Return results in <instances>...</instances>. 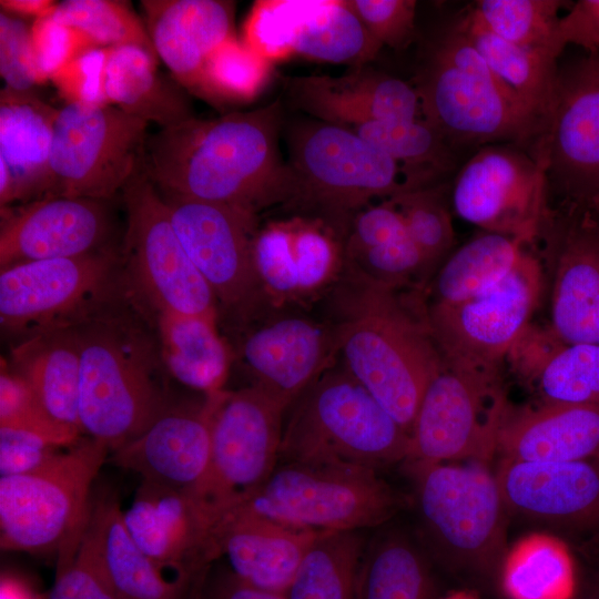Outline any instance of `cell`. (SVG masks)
I'll list each match as a JSON object with an SVG mask.
<instances>
[{"label":"cell","mask_w":599,"mask_h":599,"mask_svg":"<svg viewBox=\"0 0 599 599\" xmlns=\"http://www.w3.org/2000/svg\"><path fill=\"white\" fill-rule=\"evenodd\" d=\"M123 519L136 545L163 569L205 559L209 529L185 491L143 481Z\"/></svg>","instance_id":"obj_30"},{"label":"cell","mask_w":599,"mask_h":599,"mask_svg":"<svg viewBox=\"0 0 599 599\" xmlns=\"http://www.w3.org/2000/svg\"><path fill=\"white\" fill-rule=\"evenodd\" d=\"M357 599H434L426 559L405 538L383 539L362 565Z\"/></svg>","instance_id":"obj_42"},{"label":"cell","mask_w":599,"mask_h":599,"mask_svg":"<svg viewBox=\"0 0 599 599\" xmlns=\"http://www.w3.org/2000/svg\"><path fill=\"white\" fill-rule=\"evenodd\" d=\"M109 450L88 437L34 471L1 476V547L43 551L77 535L85 522L90 489Z\"/></svg>","instance_id":"obj_7"},{"label":"cell","mask_w":599,"mask_h":599,"mask_svg":"<svg viewBox=\"0 0 599 599\" xmlns=\"http://www.w3.org/2000/svg\"><path fill=\"white\" fill-rule=\"evenodd\" d=\"M82 32L94 45H134L159 59L146 27L126 2L114 0H67L51 14Z\"/></svg>","instance_id":"obj_46"},{"label":"cell","mask_w":599,"mask_h":599,"mask_svg":"<svg viewBox=\"0 0 599 599\" xmlns=\"http://www.w3.org/2000/svg\"><path fill=\"white\" fill-rule=\"evenodd\" d=\"M161 195L182 245L215 298L227 307L252 304L263 293L254 264L256 215L226 204Z\"/></svg>","instance_id":"obj_18"},{"label":"cell","mask_w":599,"mask_h":599,"mask_svg":"<svg viewBox=\"0 0 599 599\" xmlns=\"http://www.w3.org/2000/svg\"><path fill=\"white\" fill-rule=\"evenodd\" d=\"M146 30L173 79L199 94L209 57L234 34V2L143 0Z\"/></svg>","instance_id":"obj_28"},{"label":"cell","mask_w":599,"mask_h":599,"mask_svg":"<svg viewBox=\"0 0 599 599\" xmlns=\"http://www.w3.org/2000/svg\"><path fill=\"white\" fill-rule=\"evenodd\" d=\"M288 165L298 205L343 240L353 217L376 197L405 191L399 165L348 128L322 121L294 124L287 131Z\"/></svg>","instance_id":"obj_4"},{"label":"cell","mask_w":599,"mask_h":599,"mask_svg":"<svg viewBox=\"0 0 599 599\" xmlns=\"http://www.w3.org/2000/svg\"><path fill=\"white\" fill-rule=\"evenodd\" d=\"M59 109L32 92H0V162L12 179L13 202L45 197L51 187L50 154Z\"/></svg>","instance_id":"obj_32"},{"label":"cell","mask_w":599,"mask_h":599,"mask_svg":"<svg viewBox=\"0 0 599 599\" xmlns=\"http://www.w3.org/2000/svg\"><path fill=\"white\" fill-rule=\"evenodd\" d=\"M60 550L61 564L49 599H120L103 571L88 516L79 538Z\"/></svg>","instance_id":"obj_49"},{"label":"cell","mask_w":599,"mask_h":599,"mask_svg":"<svg viewBox=\"0 0 599 599\" xmlns=\"http://www.w3.org/2000/svg\"><path fill=\"white\" fill-rule=\"evenodd\" d=\"M506 408L499 376L444 365L420 400L406 460H488Z\"/></svg>","instance_id":"obj_16"},{"label":"cell","mask_w":599,"mask_h":599,"mask_svg":"<svg viewBox=\"0 0 599 599\" xmlns=\"http://www.w3.org/2000/svg\"><path fill=\"white\" fill-rule=\"evenodd\" d=\"M398 506L397 495L375 468L285 463L260 487L230 505L219 519L252 514L306 529L355 531L386 521Z\"/></svg>","instance_id":"obj_6"},{"label":"cell","mask_w":599,"mask_h":599,"mask_svg":"<svg viewBox=\"0 0 599 599\" xmlns=\"http://www.w3.org/2000/svg\"><path fill=\"white\" fill-rule=\"evenodd\" d=\"M336 355L332 326L298 315L263 324L242 345L253 385L285 408L333 366Z\"/></svg>","instance_id":"obj_25"},{"label":"cell","mask_w":599,"mask_h":599,"mask_svg":"<svg viewBox=\"0 0 599 599\" xmlns=\"http://www.w3.org/2000/svg\"><path fill=\"white\" fill-rule=\"evenodd\" d=\"M344 267L397 290H423L430 280L418 247L389 199L367 205L353 217L344 240Z\"/></svg>","instance_id":"obj_31"},{"label":"cell","mask_w":599,"mask_h":599,"mask_svg":"<svg viewBox=\"0 0 599 599\" xmlns=\"http://www.w3.org/2000/svg\"><path fill=\"white\" fill-rule=\"evenodd\" d=\"M280 102L215 119L195 116L148 138L144 171L158 190L255 214L288 203L293 175L280 154Z\"/></svg>","instance_id":"obj_1"},{"label":"cell","mask_w":599,"mask_h":599,"mask_svg":"<svg viewBox=\"0 0 599 599\" xmlns=\"http://www.w3.org/2000/svg\"><path fill=\"white\" fill-rule=\"evenodd\" d=\"M222 393L197 406L163 409L142 434L113 450L112 460L143 481L191 491L210 466L213 415Z\"/></svg>","instance_id":"obj_24"},{"label":"cell","mask_w":599,"mask_h":599,"mask_svg":"<svg viewBox=\"0 0 599 599\" xmlns=\"http://www.w3.org/2000/svg\"><path fill=\"white\" fill-rule=\"evenodd\" d=\"M344 272L334 296L337 354L409 435L423 395L444 366L426 307L400 290Z\"/></svg>","instance_id":"obj_2"},{"label":"cell","mask_w":599,"mask_h":599,"mask_svg":"<svg viewBox=\"0 0 599 599\" xmlns=\"http://www.w3.org/2000/svg\"><path fill=\"white\" fill-rule=\"evenodd\" d=\"M455 22L497 79L546 124L555 94L558 58L550 51L526 48L501 39L483 23L469 6Z\"/></svg>","instance_id":"obj_36"},{"label":"cell","mask_w":599,"mask_h":599,"mask_svg":"<svg viewBox=\"0 0 599 599\" xmlns=\"http://www.w3.org/2000/svg\"><path fill=\"white\" fill-rule=\"evenodd\" d=\"M499 575L509 599H572L577 586V572L567 550L546 539L516 550Z\"/></svg>","instance_id":"obj_43"},{"label":"cell","mask_w":599,"mask_h":599,"mask_svg":"<svg viewBox=\"0 0 599 599\" xmlns=\"http://www.w3.org/2000/svg\"><path fill=\"white\" fill-rule=\"evenodd\" d=\"M175 80L158 70V59L142 48H110L104 92L109 104L160 129L193 118L191 103Z\"/></svg>","instance_id":"obj_34"},{"label":"cell","mask_w":599,"mask_h":599,"mask_svg":"<svg viewBox=\"0 0 599 599\" xmlns=\"http://www.w3.org/2000/svg\"><path fill=\"white\" fill-rule=\"evenodd\" d=\"M0 599H35L33 595L19 581L3 578L0 583Z\"/></svg>","instance_id":"obj_60"},{"label":"cell","mask_w":599,"mask_h":599,"mask_svg":"<svg viewBox=\"0 0 599 599\" xmlns=\"http://www.w3.org/2000/svg\"><path fill=\"white\" fill-rule=\"evenodd\" d=\"M361 551L355 531H323L284 595L287 599H357Z\"/></svg>","instance_id":"obj_41"},{"label":"cell","mask_w":599,"mask_h":599,"mask_svg":"<svg viewBox=\"0 0 599 599\" xmlns=\"http://www.w3.org/2000/svg\"><path fill=\"white\" fill-rule=\"evenodd\" d=\"M14 373L60 423L80 429V336L65 329L33 335L12 351Z\"/></svg>","instance_id":"obj_35"},{"label":"cell","mask_w":599,"mask_h":599,"mask_svg":"<svg viewBox=\"0 0 599 599\" xmlns=\"http://www.w3.org/2000/svg\"><path fill=\"white\" fill-rule=\"evenodd\" d=\"M286 89L295 108L345 128L372 121L423 119L414 85L364 67L342 77L291 78Z\"/></svg>","instance_id":"obj_26"},{"label":"cell","mask_w":599,"mask_h":599,"mask_svg":"<svg viewBox=\"0 0 599 599\" xmlns=\"http://www.w3.org/2000/svg\"><path fill=\"white\" fill-rule=\"evenodd\" d=\"M495 475L509 514L557 528L572 539L599 529V459L501 458Z\"/></svg>","instance_id":"obj_20"},{"label":"cell","mask_w":599,"mask_h":599,"mask_svg":"<svg viewBox=\"0 0 599 599\" xmlns=\"http://www.w3.org/2000/svg\"><path fill=\"white\" fill-rule=\"evenodd\" d=\"M162 353L171 374L205 396L222 393L231 355L215 319L160 314Z\"/></svg>","instance_id":"obj_39"},{"label":"cell","mask_w":599,"mask_h":599,"mask_svg":"<svg viewBox=\"0 0 599 599\" xmlns=\"http://www.w3.org/2000/svg\"><path fill=\"white\" fill-rule=\"evenodd\" d=\"M495 451L501 458L524 461L599 459V404L506 408Z\"/></svg>","instance_id":"obj_29"},{"label":"cell","mask_w":599,"mask_h":599,"mask_svg":"<svg viewBox=\"0 0 599 599\" xmlns=\"http://www.w3.org/2000/svg\"><path fill=\"white\" fill-rule=\"evenodd\" d=\"M122 194L125 251L146 296L160 314L215 319V295L182 245L167 205L144 169Z\"/></svg>","instance_id":"obj_14"},{"label":"cell","mask_w":599,"mask_h":599,"mask_svg":"<svg viewBox=\"0 0 599 599\" xmlns=\"http://www.w3.org/2000/svg\"><path fill=\"white\" fill-rule=\"evenodd\" d=\"M322 532L252 514L226 515L210 531L205 558L223 554L240 580L285 593Z\"/></svg>","instance_id":"obj_27"},{"label":"cell","mask_w":599,"mask_h":599,"mask_svg":"<svg viewBox=\"0 0 599 599\" xmlns=\"http://www.w3.org/2000/svg\"><path fill=\"white\" fill-rule=\"evenodd\" d=\"M508 357L544 404H599V345L564 343L528 326Z\"/></svg>","instance_id":"obj_33"},{"label":"cell","mask_w":599,"mask_h":599,"mask_svg":"<svg viewBox=\"0 0 599 599\" xmlns=\"http://www.w3.org/2000/svg\"><path fill=\"white\" fill-rule=\"evenodd\" d=\"M0 74L6 88L17 92H31L39 84L31 26L4 11L0 13Z\"/></svg>","instance_id":"obj_52"},{"label":"cell","mask_w":599,"mask_h":599,"mask_svg":"<svg viewBox=\"0 0 599 599\" xmlns=\"http://www.w3.org/2000/svg\"><path fill=\"white\" fill-rule=\"evenodd\" d=\"M560 0H479L469 4L483 23L511 43L550 51L557 58L556 42Z\"/></svg>","instance_id":"obj_45"},{"label":"cell","mask_w":599,"mask_h":599,"mask_svg":"<svg viewBox=\"0 0 599 599\" xmlns=\"http://www.w3.org/2000/svg\"><path fill=\"white\" fill-rule=\"evenodd\" d=\"M535 146L559 209L589 212L599 205V53L558 68L546 128Z\"/></svg>","instance_id":"obj_15"},{"label":"cell","mask_w":599,"mask_h":599,"mask_svg":"<svg viewBox=\"0 0 599 599\" xmlns=\"http://www.w3.org/2000/svg\"><path fill=\"white\" fill-rule=\"evenodd\" d=\"M348 129L396 161L405 191L444 183L458 162V152L424 119L372 121Z\"/></svg>","instance_id":"obj_40"},{"label":"cell","mask_w":599,"mask_h":599,"mask_svg":"<svg viewBox=\"0 0 599 599\" xmlns=\"http://www.w3.org/2000/svg\"><path fill=\"white\" fill-rule=\"evenodd\" d=\"M445 599H476V598L465 592H457V593L446 597Z\"/></svg>","instance_id":"obj_62"},{"label":"cell","mask_w":599,"mask_h":599,"mask_svg":"<svg viewBox=\"0 0 599 599\" xmlns=\"http://www.w3.org/2000/svg\"><path fill=\"white\" fill-rule=\"evenodd\" d=\"M217 599H287L284 593L261 589L248 585L234 575L227 580Z\"/></svg>","instance_id":"obj_56"},{"label":"cell","mask_w":599,"mask_h":599,"mask_svg":"<svg viewBox=\"0 0 599 599\" xmlns=\"http://www.w3.org/2000/svg\"><path fill=\"white\" fill-rule=\"evenodd\" d=\"M0 428L33 434L57 448L74 445L81 433L52 417L29 384L7 369L0 375Z\"/></svg>","instance_id":"obj_48"},{"label":"cell","mask_w":599,"mask_h":599,"mask_svg":"<svg viewBox=\"0 0 599 599\" xmlns=\"http://www.w3.org/2000/svg\"><path fill=\"white\" fill-rule=\"evenodd\" d=\"M422 116L459 153L493 143L532 148L546 124L497 79L464 72L429 53L414 84Z\"/></svg>","instance_id":"obj_13"},{"label":"cell","mask_w":599,"mask_h":599,"mask_svg":"<svg viewBox=\"0 0 599 599\" xmlns=\"http://www.w3.org/2000/svg\"><path fill=\"white\" fill-rule=\"evenodd\" d=\"M149 123L112 104L59 109L47 196L110 200L144 169Z\"/></svg>","instance_id":"obj_8"},{"label":"cell","mask_w":599,"mask_h":599,"mask_svg":"<svg viewBox=\"0 0 599 599\" xmlns=\"http://www.w3.org/2000/svg\"><path fill=\"white\" fill-rule=\"evenodd\" d=\"M546 170L536 146L484 145L458 170L449 187L453 213L484 232L534 243L554 213L548 209Z\"/></svg>","instance_id":"obj_11"},{"label":"cell","mask_w":599,"mask_h":599,"mask_svg":"<svg viewBox=\"0 0 599 599\" xmlns=\"http://www.w3.org/2000/svg\"><path fill=\"white\" fill-rule=\"evenodd\" d=\"M449 187L440 183L389 197L425 261L429 278L454 251L456 243Z\"/></svg>","instance_id":"obj_44"},{"label":"cell","mask_w":599,"mask_h":599,"mask_svg":"<svg viewBox=\"0 0 599 599\" xmlns=\"http://www.w3.org/2000/svg\"><path fill=\"white\" fill-rule=\"evenodd\" d=\"M59 449L33 434L0 428L1 476L34 471L49 463Z\"/></svg>","instance_id":"obj_54"},{"label":"cell","mask_w":599,"mask_h":599,"mask_svg":"<svg viewBox=\"0 0 599 599\" xmlns=\"http://www.w3.org/2000/svg\"><path fill=\"white\" fill-rule=\"evenodd\" d=\"M573 545L580 561L599 568V529L575 539Z\"/></svg>","instance_id":"obj_59"},{"label":"cell","mask_w":599,"mask_h":599,"mask_svg":"<svg viewBox=\"0 0 599 599\" xmlns=\"http://www.w3.org/2000/svg\"><path fill=\"white\" fill-rule=\"evenodd\" d=\"M80 349L81 433L115 450L163 410L148 355L133 339L109 328L80 336Z\"/></svg>","instance_id":"obj_12"},{"label":"cell","mask_w":599,"mask_h":599,"mask_svg":"<svg viewBox=\"0 0 599 599\" xmlns=\"http://www.w3.org/2000/svg\"><path fill=\"white\" fill-rule=\"evenodd\" d=\"M591 220L593 221L597 230L599 231V205L592 209L591 211L587 212Z\"/></svg>","instance_id":"obj_61"},{"label":"cell","mask_w":599,"mask_h":599,"mask_svg":"<svg viewBox=\"0 0 599 599\" xmlns=\"http://www.w3.org/2000/svg\"><path fill=\"white\" fill-rule=\"evenodd\" d=\"M109 231L101 200L45 196L1 209L0 267L98 251Z\"/></svg>","instance_id":"obj_23"},{"label":"cell","mask_w":599,"mask_h":599,"mask_svg":"<svg viewBox=\"0 0 599 599\" xmlns=\"http://www.w3.org/2000/svg\"><path fill=\"white\" fill-rule=\"evenodd\" d=\"M369 33L382 44L406 49L415 38L414 0H347Z\"/></svg>","instance_id":"obj_51"},{"label":"cell","mask_w":599,"mask_h":599,"mask_svg":"<svg viewBox=\"0 0 599 599\" xmlns=\"http://www.w3.org/2000/svg\"><path fill=\"white\" fill-rule=\"evenodd\" d=\"M572 599H599V568L580 561Z\"/></svg>","instance_id":"obj_58"},{"label":"cell","mask_w":599,"mask_h":599,"mask_svg":"<svg viewBox=\"0 0 599 599\" xmlns=\"http://www.w3.org/2000/svg\"><path fill=\"white\" fill-rule=\"evenodd\" d=\"M254 264L272 302L300 301L325 290L344 271V242L323 221L294 216L257 231Z\"/></svg>","instance_id":"obj_21"},{"label":"cell","mask_w":599,"mask_h":599,"mask_svg":"<svg viewBox=\"0 0 599 599\" xmlns=\"http://www.w3.org/2000/svg\"><path fill=\"white\" fill-rule=\"evenodd\" d=\"M525 240L483 232L454 250L430 282V304H456L499 284L530 245Z\"/></svg>","instance_id":"obj_38"},{"label":"cell","mask_w":599,"mask_h":599,"mask_svg":"<svg viewBox=\"0 0 599 599\" xmlns=\"http://www.w3.org/2000/svg\"><path fill=\"white\" fill-rule=\"evenodd\" d=\"M285 410L254 385L220 395L212 423L210 466L202 481L187 493L209 534L230 505L260 487L276 468Z\"/></svg>","instance_id":"obj_10"},{"label":"cell","mask_w":599,"mask_h":599,"mask_svg":"<svg viewBox=\"0 0 599 599\" xmlns=\"http://www.w3.org/2000/svg\"><path fill=\"white\" fill-rule=\"evenodd\" d=\"M243 42L271 61L297 54L364 67L382 44L346 1H260L246 19Z\"/></svg>","instance_id":"obj_17"},{"label":"cell","mask_w":599,"mask_h":599,"mask_svg":"<svg viewBox=\"0 0 599 599\" xmlns=\"http://www.w3.org/2000/svg\"><path fill=\"white\" fill-rule=\"evenodd\" d=\"M542 272L529 252L499 284L456 304H430L427 321L444 365L499 376L529 326L540 297Z\"/></svg>","instance_id":"obj_9"},{"label":"cell","mask_w":599,"mask_h":599,"mask_svg":"<svg viewBox=\"0 0 599 599\" xmlns=\"http://www.w3.org/2000/svg\"><path fill=\"white\" fill-rule=\"evenodd\" d=\"M410 465L423 525L441 559L478 578L499 575L508 511L495 471L478 459Z\"/></svg>","instance_id":"obj_5"},{"label":"cell","mask_w":599,"mask_h":599,"mask_svg":"<svg viewBox=\"0 0 599 599\" xmlns=\"http://www.w3.org/2000/svg\"><path fill=\"white\" fill-rule=\"evenodd\" d=\"M554 254L550 332L599 345V231L587 212L558 209L547 223Z\"/></svg>","instance_id":"obj_22"},{"label":"cell","mask_w":599,"mask_h":599,"mask_svg":"<svg viewBox=\"0 0 599 599\" xmlns=\"http://www.w3.org/2000/svg\"><path fill=\"white\" fill-rule=\"evenodd\" d=\"M296 402L283 428L285 463L376 468L407 459L409 435L345 367H329Z\"/></svg>","instance_id":"obj_3"},{"label":"cell","mask_w":599,"mask_h":599,"mask_svg":"<svg viewBox=\"0 0 599 599\" xmlns=\"http://www.w3.org/2000/svg\"><path fill=\"white\" fill-rule=\"evenodd\" d=\"M270 63L233 37L209 57L197 95L217 103L251 100L265 84Z\"/></svg>","instance_id":"obj_47"},{"label":"cell","mask_w":599,"mask_h":599,"mask_svg":"<svg viewBox=\"0 0 599 599\" xmlns=\"http://www.w3.org/2000/svg\"><path fill=\"white\" fill-rule=\"evenodd\" d=\"M109 51L110 48L91 47L53 75L51 81L67 103L109 104L104 92Z\"/></svg>","instance_id":"obj_53"},{"label":"cell","mask_w":599,"mask_h":599,"mask_svg":"<svg viewBox=\"0 0 599 599\" xmlns=\"http://www.w3.org/2000/svg\"><path fill=\"white\" fill-rule=\"evenodd\" d=\"M103 571L120 599H173L174 583L163 568L133 540L114 501H102L89 510Z\"/></svg>","instance_id":"obj_37"},{"label":"cell","mask_w":599,"mask_h":599,"mask_svg":"<svg viewBox=\"0 0 599 599\" xmlns=\"http://www.w3.org/2000/svg\"><path fill=\"white\" fill-rule=\"evenodd\" d=\"M31 43L39 84L53 75L84 50L94 45L82 32L51 14L34 19Z\"/></svg>","instance_id":"obj_50"},{"label":"cell","mask_w":599,"mask_h":599,"mask_svg":"<svg viewBox=\"0 0 599 599\" xmlns=\"http://www.w3.org/2000/svg\"><path fill=\"white\" fill-rule=\"evenodd\" d=\"M114 266L111 254L24 262L1 268L0 321L11 332L37 334L61 329L106 287Z\"/></svg>","instance_id":"obj_19"},{"label":"cell","mask_w":599,"mask_h":599,"mask_svg":"<svg viewBox=\"0 0 599 599\" xmlns=\"http://www.w3.org/2000/svg\"><path fill=\"white\" fill-rule=\"evenodd\" d=\"M0 4L10 14L33 16L37 19L52 14L58 3L51 0H1Z\"/></svg>","instance_id":"obj_57"},{"label":"cell","mask_w":599,"mask_h":599,"mask_svg":"<svg viewBox=\"0 0 599 599\" xmlns=\"http://www.w3.org/2000/svg\"><path fill=\"white\" fill-rule=\"evenodd\" d=\"M556 42L561 51L567 44H576L588 53H599V0L575 2L558 20Z\"/></svg>","instance_id":"obj_55"}]
</instances>
